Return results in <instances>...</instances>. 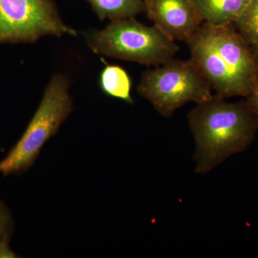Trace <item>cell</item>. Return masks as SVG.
Listing matches in <instances>:
<instances>
[{
  "mask_svg": "<svg viewBox=\"0 0 258 258\" xmlns=\"http://www.w3.org/2000/svg\"><path fill=\"white\" fill-rule=\"evenodd\" d=\"M186 44L215 94L225 99L248 96L258 79V54L234 24L215 26L204 22Z\"/></svg>",
  "mask_w": 258,
  "mask_h": 258,
  "instance_id": "cell-2",
  "label": "cell"
},
{
  "mask_svg": "<svg viewBox=\"0 0 258 258\" xmlns=\"http://www.w3.org/2000/svg\"><path fill=\"white\" fill-rule=\"evenodd\" d=\"M236 29L258 54V0H251L235 23Z\"/></svg>",
  "mask_w": 258,
  "mask_h": 258,
  "instance_id": "cell-11",
  "label": "cell"
},
{
  "mask_svg": "<svg viewBox=\"0 0 258 258\" xmlns=\"http://www.w3.org/2000/svg\"><path fill=\"white\" fill-rule=\"evenodd\" d=\"M16 257V254L10 249L8 240L0 242V258Z\"/></svg>",
  "mask_w": 258,
  "mask_h": 258,
  "instance_id": "cell-14",
  "label": "cell"
},
{
  "mask_svg": "<svg viewBox=\"0 0 258 258\" xmlns=\"http://www.w3.org/2000/svg\"><path fill=\"white\" fill-rule=\"evenodd\" d=\"M76 35L52 0H0V43L35 42L45 35Z\"/></svg>",
  "mask_w": 258,
  "mask_h": 258,
  "instance_id": "cell-6",
  "label": "cell"
},
{
  "mask_svg": "<svg viewBox=\"0 0 258 258\" xmlns=\"http://www.w3.org/2000/svg\"><path fill=\"white\" fill-rule=\"evenodd\" d=\"M12 221L9 212L5 205L0 203V242L9 240Z\"/></svg>",
  "mask_w": 258,
  "mask_h": 258,
  "instance_id": "cell-12",
  "label": "cell"
},
{
  "mask_svg": "<svg viewBox=\"0 0 258 258\" xmlns=\"http://www.w3.org/2000/svg\"><path fill=\"white\" fill-rule=\"evenodd\" d=\"M69 86V79L62 75L52 78L23 137L0 162L3 175L20 174L30 169L44 145L57 133L74 110Z\"/></svg>",
  "mask_w": 258,
  "mask_h": 258,
  "instance_id": "cell-4",
  "label": "cell"
},
{
  "mask_svg": "<svg viewBox=\"0 0 258 258\" xmlns=\"http://www.w3.org/2000/svg\"><path fill=\"white\" fill-rule=\"evenodd\" d=\"M146 15L173 40L187 43L204 23L195 0H144Z\"/></svg>",
  "mask_w": 258,
  "mask_h": 258,
  "instance_id": "cell-7",
  "label": "cell"
},
{
  "mask_svg": "<svg viewBox=\"0 0 258 258\" xmlns=\"http://www.w3.org/2000/svg\"><path fill=\"white\" fill-rule=\"evenodd\" d=\"M246 101L258 117V79L252 91L246 97Z\"/></svg>",
  "mask_w": 258,
  "mask_h": 258,
  "instance_id": "cell-13",
  "label": "cell"
},
{
  "mask_svg": "<svg viewBox=\"0 0 258 258\" xmlns=\"http://www.w3.org/2000/svg\"><path fill=\"white\" fill-rule=\"evenodd\" d=\"M100 87L107 96L133 104L131 95L132 81L127 71L120 66L108 64L100 76Z\"/></svg>",
  "mask_w": 258,
  "mask_h": 258,
  "instance_id": "cell-10",
  "label": "cell"
},
{
  "mask_svg": "<svg viewBox=\"0 0 258 258\" xmlns=\"http://www.w3.org/2000/svg\"><path fill=\"white\" fill-rule=\"evenodd\" d=\"M187 121L195 142V172L205 174L226 159L248 149L258 129V117L245 101L229 103L213 94L197 103Z\"/></svg>",
  "mask_w": 258,
  "mask_h": 258,
  "instance_id": "cell-1",
  "label": "cell"
},
{
  "mask_svg": "<svg viewBox=\"0 0 258 258\" xmlns=\"http://www.w3.org/2000/svg\"><path fill=\"white\" fill-rule=\"evenodd\" d=\"M85 38L95 53L148 66L169 62L180 49L155 25L147 26L135 18L111 21L103 30H88Z\"/></svg>",
  "mask_w": 258,
  "mask_h": 258,
  "instance_id": "cell-3",
  "label": "cell"
},
{
  "mask_svg": "<svg viewBox=\"0 0 258 258\" xmlns=\"http://www.w3.org/2000/svg\"><path fill=\"white\" fill-rule=\"evenodd\" d=\"M101 20L111 21L134 18L144 13V0H86Z\"/></svg>",
  "mask_w": 258,
  "mask_h": 258,
  "instance_id": "cell-9",
  "label": "cell"
},
{
  "mask_svg": "<svg viewBox=\"0 0 258 258\" xmlns=\"http://www.w3.org/2000/svg\"><path fill=\"white\" fill-rule=\"evenodd\" d=\"M137 92L166 118L188 102L201 103L213 96L211 85L191 57L174 58L147 70L142 75Z\"/></svg>",
  "mask_w": 258,
  "mask_h": 258,
  "instance_id": "cell-5",
  "label": "cell"
},
{
  "mask_svg": "<svg viewBox=\"0 0 258 258\" xmlns=\"http://www.w3.org/2000/svg\"><path fill=\"white\" fill-rule=\"evenodd\" d=\"M251 0H195L204 22L215 25L234 24Z\"/></svg>",
  "mask_w": 258,
  "mask_h": 258,
  "instance_id": "cell-8",
  "label": "cell"
}]
</instances>
